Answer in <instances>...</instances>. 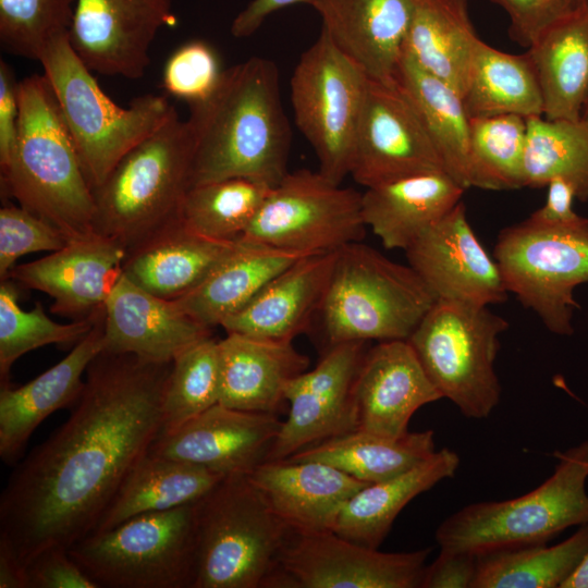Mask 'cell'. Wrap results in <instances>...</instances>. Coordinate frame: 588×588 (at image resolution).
Wrapping results in <instances>:
<instances>
[{
  "instance_id": "cell-6",
  "label": "cell",
  "mask_w": 588,
  "mask_h": 588,
  "mask_svg": "<svg viewBox=\"0 0 588 588\" xmlns=\"http://www.w3.org/2000/svg\"><path fill=\"white\" fill-rule=\"evenodd\" d=\"M93 191L137 144L175 111L161 95L118 106L71 46L69 33L51 39L39 60Z\"/></svg>"
},
{
  "instance_id": "cell-16",
  "label": "cell",
  "mask_w": 588,
  "mask_h": 588,
  "mask_svg": "<svg viewBox=\"0 0 588 588\" xmlns=\"http://www.w3.org/2000/svg\"><path fill=\"white\" fill-rule=\"evenodd\" d=\"M365 342L329 346L309 371L291 379L284 390L287 417L281 424L267 461L285 460L324 440L357 429L353 387L366 351Z\"/></svg>"
},
{
  "instance_id": "cell-33",
  "label": "cell",
  "mask_w": 588,
  "mask_h": 588,
  "mask_svg": "<svg viewBox=\"0 0 588 588\" xmlns=\"http://www.w3.org/2000/svg\"><path fill=\"white\" fill-rule=\"evenodd\" d=\"M478 38L467 0H413L403 51L463 97Z\"/></svg>"
},
{
  "instance_id": "cell-37",
  "label": "cell",
  "mask_w": 588,
  "mask_h": 588,
  "mask_svg": "<svg viewBox=\"0 0 588 588\" xmlns=\"http://www.w3.org/2000/svg\"><path fill=\"white\" fill-rule=\"evenodd\" d=\"M434 432H407L399 438L354 430L311 446L289 461L329 464L367 482H380L417 466L434 453Z\"/></svg>"
},
{
  "instance_id": "cell-1",
  "label": "cell",
  "mask_w": 588,
  "mask_h": 588,
  "mask_svg": "<svg viewBox=\"0 0 588 588\" xmlns=\"http://www.w3.org/2000/svg\"><path fill=\"white\" fill-rule=\"evenodd\" d=\"M171 366L102 351L69 419L15 465L0 495V543L24 567L94 532L160 433Z\"/></svg>"
},
{
  "instance_id": "cell-36",
  "label": "cell",
  "mask_w": 588,
  "mask_h": 588,
  "mask_svg": "<svg viewBox=\"0 0 588 588\" xmlns=\"http://www.w3.org/2000/svg\"><path fill=\"white\" fill-rule=\"evenodd\" d=\"M462 98L469 119L543 115L541 89L528 54L503 52L480 38L474 47Z\"/></svg>"
},
{
  "instance_id": "cell-41",
  "label": "cell",
  "mask_w": 588,
  "mask_h": 588,
  "mask_svg": "<svg viewBox=\"0 0 588 588\" xmlns=\"http://www.w3.org/2000/svg\"><path fill=\"white\" fill-rule=\"evenodd\" d=\"M17 284L11 279L0 283V381L10 384L9 376L13 364L24 354L48 344H76L105 314L101 313L59 323L50 319L40 303L32 310L19 305Z\"/></svg>"
},
{
  "instance_id": "cell-7",
  "label": "cell",
  "mask_w": 588,
  "mask_h": 588,
  "mask_svg": "<svg viewBox=\"0 0 588 588\" xmlns=\"http://www.w3.org/2000/svg\"><path fill=\"white\" fill-rule=\"evenodd\" d=\"M195 504L193 588L267 587L292 531L248 477L225 476Z\"/></svg>"
},
{
  "instance_id": "cell-35",
  "label": "cell",
  "mask_w": 588,
  "mask_h": 588,
  "mask_svg": "<svg viewBox=\"0 0 588 588\" xmlns=\"http://www.w3.org/2000/svg\"><path fill=\"white\" fill-rule=\"evenodd\" d=\"M222 478L206 468L148 452L125 479L94 532L140 514L194 503Z\"/></svg>"
},
{
  "instance_id": "cell-47",
  "label": "cell",
  "mask_w": 588,
  "mask_h": 588,
  "mask_svg": "<svg viewBox=\"0 0 588 588\" xmlns=\"http://www.w3.org/2000/svg\"><path fill=\"white\" fill-rule=\"evenodd\" d=\"M510 20L512 40L529 48L549 27L580 7L576 0H492Z\"/></svg>"
},
{
  "instance_id": "cell-55",
  "label": "cell",
  "mask_w": 588,
  "mask_h": 588,
  "mask_svg": "<svg viewBox=\"0 0 588 588\" xmlns=\"http://www.w3.org/2000/svg\"><path fill=\"white\" fill-rule=\"evenodd\" d=\"M583 117H584L585 119H588V105L586 106V108H585V110H584Z\"/></svg>"
},
{
  "instance_id": "cell-22",
  "label": "cell",
  "mask_w": 588,
  "mask_h": 588,
  "mask_svg": "<svg viewBox=\"0 0 588 588\" xmlns=\"http://www.w3.org/2000/svg\"><path fill=\"white\" fill-rule=\"evenodd\" d=\"M105 315V348L152 363H172L211 329L186 314L175 301L158 297L124 274L112 290Z\"/></svg>"
},
{
  "instance_id": "cell-11",
  "label": "cell",
  "mask_w": 588,
  "mask_h": 588,
  "mask_svg": "<svg viewBox=\"0 0 588 588\" xmlns=\"http://www.w3.org/2000/svg\"><path fill=\"white\" fill-rule=\"evenodd\" d=\"M494 259L507 292L532 309L551 332L571 335L580 306L574 290L588 282V219L567 226L526 220L504 229Z\"/></svg>"
},
{
  "instance_id": "cell-23",
  "label": "cell",
  "mask_w": 588,
  "mask_h": 588,
  "mask_svg": "<svg viewBox=\"0 0 588 588\" xmlns=\"http://www.w3.org/2000/svg\"><path fill=\"white\" fill-rule=\"evenodd\" d=\"M247 477L293 534L333 532L344 504L369 485L316 461H266Z\"/></svg>"
},
{
  "instance_id": "cell-52",
  "label": "cell",
  "mask_w": 588,
  "mask_h": 588,
  "mask_svg": "<svg viewBox=\"0 0 588 588\" xmlns=\"http://www.w3.org/2000/svg\"><path fill=\"white\" fill-rule=\"evenodd\" d=\"M310 0H252L233 20L231 34L236 38L253 35L273 12L297 3L309 4Z\"/></svg>"
},
{
  "instance_id": "cell-45",
  "label": "cell",
  "mask_w": 588,
  "mask_h": 588,
  "mask_svg": "<svg viewBox=\"0 0 588 588\" xmlns=\"http://www.w3.org/2000/svg\"><path fill=\"white\" fill-rule=\"evenodd\" d=\"M223 70L215 49L203 40L180 46L162 71V88L189 107L207 99L219 84Z\"/></svg>"
},
{
  "instance_id": "cell-9",
  "label": "cell",
  "mask_w": 588,
  "mask_h": 588,
  "mask_svg": "<svg viewBox=\"0 0 588 588\" xmlns=\"http://www.w3.org/2000/svg\"><path fill=\"white\" fill-rule=\"evenodd\" d=\"M195 503L134 516L68 551L98 588H193Z\"/></svg>"
},
{
  "instance_id": "cell-54",
  "label": "cell",
  "mask_w": 588,
  "mask_h": 588,
  "mask_svg": "<svg viewBox=\"0 0 588 588\" xmlns=\"http://www.w3.org/2000/svg\"><path fill=\"white\" fill-rule=\"evenodd\" d=\"M560 588H588V552L575 572L561 585Z\"/></svg>"
},
{
  "instance_id": "cell-20",
  "label": "cell",
  "mask_w": 588,
  "mask_h": 588,
  "mask_svg": "<svg viewBox=\"0 0 588 588\" xmlns=\"http://www.w3.org/2000/svg\"><path fill=\"white\" fill-rule=\"evenodd\" d=\"M125 257L120 244L93 233L38 260L15 265L7 279L49 295L51 313L79 320L105 310Z\"/></svg>"
},
{
  "instance_id": "cell-39",
  "label": "cell",
  "mask_w": 588,
  "mask_h": 588,
  "mask_svg": "<svg viewBox=\"0 0 588 588\" xmlns=\"http://www.w3.org/2000/svg\"><path fill=\"white\" fill-rule=\"evenodd\" d=\"M527 121L523 187H543L556 176L568 181L577 199H588V119Z\"/></svg>"
},
{
  "instance_id": "cell-38",
  "label": "cell",
  "mask_w": 588,
  "mask_h": 588,
  "mask_svg": "<svg viewBox=\"0 0 588 588\" xmlns=\"http://www.w3.org/2000/svg\"><path fill=\"white\" fill-rule=\"evenodd\" d=\"M588 552V523L555 546L534 544L477 555L471 588H555Z\"/></svg>"
},
{
  "instance_id": "cell-40",
  "label": "cell",
  "mask_w": 588,
  "mask_h": 588,
  "mask_svg": "<svg viewBox=\"0 0 588 588\" xmlns=\"http://www.w3.org/2000/svg\"><path fill=\"white\" fill-rule=\"evenodd\" d=\"M272 186L244 177L194 185L186 192L177 221L187 230L218 241H237Z\"/></svg>"
},
{
  "instance_id": "cell-51",
  "label": "cell",
  "mask_w": 588,
  "mask_h": 588,
  "mask_svg": "<svg viewBox=\"0 0 588 588\" xmlns=\"http://www.w3.org/2000/svg\"><path fill=\"white\" fill-rule=\"evenodd\" d=\"M544 205L531 213L526 221L540 226L574 225L586 218L578 215L573 208L576 196L574 186L563 177L551 179L548 184Z\"/></svg>"
},
{
  "instance_id": "cell-17",
  "label": "cell",
  "mask_w": 588,
  "mask_h": 588,
  "mask_svg": "<svg viewBox=\"0 0 588 588\" xmlns=\"http://www.w3.org/2000/svg\"><path fill=\"white\" fill-rule=\"evenodd\" d=\"M174 22L171 0H76L69 40L93 72L136 79L157 33Z\"/></svg>"
},
{
  "instance_id": "cell-18",
  "label": "cell",
  "mask_w": 588,
  "mask_h": 588,
  "mask_svg": "<svg viewBox=\"0 0 588 588\" xmlns=\"http://www.w3.org/2000/svg\"><path fill=\"white\" fill-rule=\"evenodd\" d=\"M405 253L437 301L488 306L507 298L500 268L475 235L462 201Z\"/></svg>"
},
{
  "instance_id": "cell-31",
  "label": "cell",
  "mask_w": 588,
  "mask_h": 588,
  "mask_svg": "<svg viewBox=\"0 0 588 588\" xmlns=\"http://www.w3.org/2000/svg\"><path fill=\"white\" fill-rule=\"evenodd\" d=\"M550 120H578L588 105V2L544 30L526 52Z\"/></svg>"
},
{
  "instance_id": "cell-25",
  "label": "cell",
  "mask_w": 588,
  "mask_h": 588,
  "mask_svg": "<svg viewBox=\"0 0 588 588\" xmlns=\"http://www.w3.org/2000/svg\"><path fill=\"white\" fill-rule=\"evenodd\" d=\"M331 41L368 77L395 78L413 0H310Z\"/></svg>"
},
{
  "instance_id": "cell-42",
  "label": "cell",
  "mask_w": 588,
  "mask_h": 588,
  "mask_svg": "<svg viewBox=\"0 0 588 588\" xmlns=\"http://www.w3.org/2000/svg\"><path fill=\"white\" fill-rule=\"evenodd\" d=\"M220 387L219 341L209 336L186 348L172 362L159 434L174 431L218 404Z\"/></svg>"
},
{
  "instance_id": "cell-44",
  "label": "cell",
  "mask_w": 588,
  "mask_h": 588,
  "mask_svg": "<svg viewBox=\"0 0 588 588\" xmlns=\"http://www.w3.org/2000/svg\"><path fill=\"white\" fill-rule=\"evenodd\" d=\"M76 0H0V42L14 56L39 60L47 44L69 33Z\"/></svg>"
},
{
  "instance_id": "cell-8",
  "label": "cell",
  "mask_w": 588,
  "mask_h": 588,
  "mask_svg": "<svg viewBox=\"0 0 588 588\" xmlns=\"http://www.w3.org/2000/svg\"><path fill=\"white\" fill-rule=\"evenodd\" d=\"M553 474L515 499L464 506L436 531L441 551L480 555L547 541L588 523V441L556 452Z\"/></svg>"
},
{
  "instance_id": "cell-49",
  "label": "cell",
  "mask_w": 588,
  "mask_h": 588,
  "mask_svg": "<svg viewBox=\"0 0 588 588\" xmlns=\"http://www.w3.org/2000/svg\"><path fill=\"white\" fill-rule=\"evenodd\" d=\"M20 122V82L9 64L0 60V171L16 148Z\"/></svg>"
},
{
  "instance_id": "cell-46",
  "label": "cell",
  "mask_w": 588,
  "mask_h": 588,
  "mask_svg": "<svg viewBox=\"0 0 588 588\" xmlns=\"http://www.w3.org/2000/svg\"><path fill=\"white\" fill-rule=\"evenodd\" d=\"M69 240L54 225L21 206L0 209V279H7L15 261L27 254L56 252Z\"/></svg>"
},
{
  "instance_id": "cell-29",
  "label": "cell",
  "mask_w": 588,
  "mask_h": 588,
  "mask_svg": "<svg viewBox=\"0 0 588 588\" xmlns=\"http://www.w3.org/2000/svg\"><path fill=\"white\" fill-rule=\"evenodd\" d=\"M237 241L208 238L176 221L130 250L123 274L158 297L176 301L193 291Z\"/></svg>"
},
{
  "instance_id": "cell-19",
  "label": "cell",
  "mask_w": 588,
  "mask_h": 588,
  "mask_svg": "<svg viewBox=\"0 0 588 588\" xmlns=\"http://www.w3.org/2000/svg\"><path fill=\"white\" fill-rule=\"evenodd\" d=\"M281 424L275 414L241 411L218 403L174 431L159 434L149 453L224 477L247 476L267 461Z\"/></svg>"
},
{
  "instance_id": "cell-24",
  "label": "cell",
  "mask_w": 588,
  "mask_h": 588,
  "mask_svg": "<svg viewBox=\"0 0 588 588\" xmlns=\"http://www.w3.org/2000/svg\"><path fill=\"white\" fill-rule=\"evenodd\" d=\"M105 314L58 364L26 384L0 389V457L16 465L35 431L53 412L75 405L85 380L83 375L105 348Z\"/></svg>"
},
{
  "instance_id": "cell-28",
  "label": "cell",
  "mask_w": 588,
  "mask_h": 588,
  "mask_svg": "<svg viewBox=\"0 0 588 588\" xmlns=\"http://www.w3.org/2000/svg\"><path fill=\"white\" fill-rule=\"evenodd\" d=\"M464 191L444 172L368 187L362 194L363 219L385 248L406 250L462 201Z\"/></svg>"
},
{
  "instance_id": "cell-56",
  "label": "cell",
  "mask_w": 588,
  "mask_h": 588,
  "mask_svg": "<svg viewBox=\"0 0 588 588\" xmlns=\"http://www.w3.org/2000/svg\"><path fill=\"white\" fill-rule=\"evenodd\" d=\"M579 5H583L588 2V0H576Z\"/></svg>"
},
{
  "instance_id": "cell-21",
  "label": "cell",
  "mask_w": 588,
  "mask_h": 588,
  "mask_svg": "<svg viewBox=\"0 0 588 588\" xmlns=\"http://www.w3.org/2000/svg\"><path fill=\"white\" fill-rule=\"evenodd\" d=\"M442 399L407 340L366 351L353 387L356 430L399 438L421 406Z\"/></svg>"
},
{
  "instance_id": "cell-3",
  "label": "cell",
  "mask_w": 588,
  "mask_h": 588,
  "mask_svg": "<svg viewBox=\"0 0 588 588\" xmlns=\"http://www.w3.org/2000/svg\"><path fill=\"white\" fill-rule=\"evenodd\" d=\"M1 189L70 241L94 231L95 198L45 75L20 82L19 138Z\"/></svg>"
},
{
  "instance_id": "cell-26",
  "label": "cell",
  "mask_w": 588,
  "mask_h": 588,
  "mask_svg": "<svg viewBox=\"0 0 588 588\" xmlns=\"http://www.w3.org/2000/svg\"><path fill=\"white\" fill-rule=\"evenodd\" d=\"M338 250L298 258L221 327L226 333L293 340L318 313Z\"/></svg>"
},
{
  "instance_id": "cell-27",
  "label": "cell",
  "mask_w": 588,
  "mask_h": 588,
  "mask_svg": "<svg viewBox=\"0 0 588 588\" xmlns=\"http://www.w3.org/2000/svg\"><path fill=\"white\" fill-rule=\"evenodd\" d=\"M219 403L235 409L277 414L287 382L304 372L309 359L293 340L226 333L219 340Z\"/></svg>"
},
{
  "instance_id": "cell-4",
  "label": "cell",
  "mask_w": 588,
  "mask_h": 588,
  "mask_svg": "<svg viewBox=\"0 0 588 588\" xmlns=\"http://www.w3.org/2000/svg\"><path fill=\"white\" fill-rule=\"evenodd\" d=\"M193 133L176 110L96 187L94 231L126 254L177 221L191 187Z\"/></svg>"
},
{
  "instance_id": "cell-14",
  "label": "cell",
  "mask_w": 588,
  "mask_h": 588,
  "mask_svg": "<svg viewBox=\"0 0 588 588\" xmlns=\"http://www.w3.org/2000/svg\"><path fill=\"white\" fill-rule=\"evenodd\" d=\"M441 172L446 170L436 144L399 82L369 77L350 175L368 188Z\"/></svg>"
},
{
  "instance_id": "cell-12",
  "label": "cell",
  "mask_w": 588,
  "mask_h": 588,
  "mask_svg": "<svg viewBox=\"0 0 588 588\" xmlns=\"http://www.w3.org/2000/svg\"><path fill=\"white\" fill-rule=\"evenodd\" d=\"M368 79L323 30L292 73L295 123L316 154L318 171L334 183L350 175Z\"/></svg>"
},
{
  "instance_id": "cell-32",
  "label": "cell",
  "mask_w": 588,
  "mask_h": 588,
  "mask_svg": "<svg viewBox=\"0 0 588 588\" xmlns=\"http://www.w3.org/2000/svg\"><path fill=\"white\" fill-rule=\"evenodd\" d=\"M458 466V455L442 449L399 476L369 483L344 504L333 532L364 547L378 549L400 512L418 494L453 477Z\"/></svg>"
},
{
  "instance_id": "cell-48",
  "label": "cell",
  "mask_w": 588,
  "mask_h": 588,
  "mask_svg": "<svg viewBox=\"0 0 588 588\" xmlns=\"http://www.w3.org/2000/svg\"><path fill=\"white\" fill-rule=\"evenodd\" d=\"M26 588H98L64 548L51 547L25 564Z\"/></svg>"
},
{
  "instance_id": "cell-34",
  "label": "cell",
  "mask_w": 588,
  "mask_h": 588,
  "mask_svg": "<svg viewBox=\"0 0 588 588\" xmlns=\"http://www.w3.org/2000/svg\"><path fill=\"white\" fill-rule=\"evenodd\" d=\"M395 79L411 98L443 160L446 173L465 189L475 187L469 117L461 94L424 70L403 51Z\"/></svg>"
},
{
  "instance_id": "cell-50",
  "label": "cell",
  "mask_w": 588,
  "mask_h": 588,
  "mask_svg": "<svg viewBox=\"0 0 588 588\" xmlns=\"http://www.w3.org/2000/svg\"><path fill=\"white\" fill-rule=\"evenodd\" d=\"M477 571V556L441 551L425 567L420 588H471Z\"/></svg>"
},
{
  "instance_id": "cell-2",
  "label": "cell",
  "mask_w": 588,
  "mask_h": 588,
  "mask_svg": "<svg viewBox=\"0 0 588 588\" xmlns=\"http://www.w3.org/2000/svg\"><path fill=\"white\" fill-rule=\"evenodd\" d=\"M191 187L232 177L275 186L287 171L291 128L277 65L252 57L223 70L218 86L191 106Z\"/></svg>"
},
{
  "instance_id": "cell-10",
  "label": "cell",
  "mask_w": 588,
  "mask_h": 588,
  "mask_svg": "<svg viewBox=\"0 0 588 588\" xmlns=\"http://www.w3.org/2000/svg\"><path fill=\"white\" fill-rule=\"evenodd\" d=\"M507 328L488 306L436 301L407 341L442 397L483 419L500 401L494 362Z\"/></svg>"
},
{
  "instance_id": "cell-13",
  "label": "cell",
  "mask_w": 588,
  "mask_h": 588,
  "mask_svg": "<svg viewBox=\"0 0 588 588\" xmlns=\"http://www.w3.org/2000/svg\"><path fill=\"white\" fill-rule=\"evenodd\" d=\"M365 228L359 192L302 169L271 188L241 240L310 255L359 242Z\"/></svg>"
},
{
  "instance_id": "cell-30",
  "label": "cell",
  "mask_w": 588,
  "mask_h": 588,
  "mask_svg": "<svg viewBox=\"0 0 588 588\" xmlns=\"http://www.w3.org/2000/svg\"><path fill=\"white\" fill-rule=\"evenodd\" d=\"M303 256L240 238L193 291L175 302L204 326H221Z\"/></svg>"
},
{
  "instance_id": "cell-15",
  "label": "cell",
  "mask_w": 588,
  "mask_h": 588,
  "mask_svg": "<svg viewBox=\"0 0 588 588\" xmlns=\"http://www.w3.org/2000/svg\"><path fill=\"white\" fill-rule=\"evenodd\" d=\"M430 551L388 553L334 532H292L267 587L419 588Z\"/></svg>"
},
{
  "instance_id": "cell-53",
  "label": "cell",
  "mask_w": 588,
  "mask_h": 588,
  "mask_svg": "<svg viewBox=\"0 0 588 588\" xmlns=\"http://www.w3.org/2000/svg\"><path fill=\"white\" fill-rule=\"evenodd\" d=\"M0 588H26L25 567L0 543Z\"/></svg>"
},
{
  "instance_id": "cell-43",
  "label": "cell",
  "mask_w": 588,
  "mask_h": 588,
  "mask_svg": "<svg viewBox=\"0 0 588 588\" xmlns=\"http://www.w3.org/2000/svg\"><path fill=\"white\" fill-rule=\"evenodd\" d=\"M527 121L515 114L469 119L475 187L522 188Z\"/></svg>"
},
{
  "instance_id": "cell-5",
  "label": "cell",
  "mask_w": 588,
  "mask_h": 588,
  "mask_svg": "<svg viewBox=\"0 0 588 588\" xmlns=\"http://www.w3.org/2000/svg\"><path fill=\"white\" fill-rule=\"evenodd\" d=\"M436 301L409 265L359 241L336 252L317 314L328 347L407 340Z\"/></svg>"
}]
</instances>
